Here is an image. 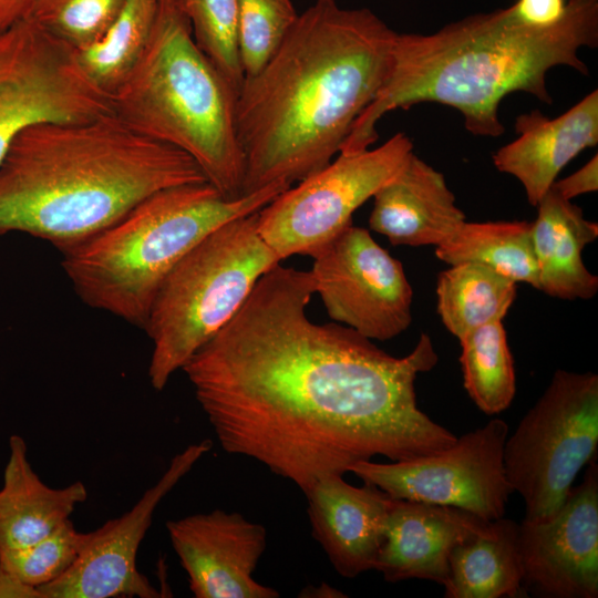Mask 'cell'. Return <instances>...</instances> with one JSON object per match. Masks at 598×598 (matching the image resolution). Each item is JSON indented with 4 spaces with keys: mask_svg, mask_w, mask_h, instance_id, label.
<instances>
[{
    "mask_svg": "<svg viewBox=\"0 0 598 598\" xmlns=\"http://www.w3.org/2000/svg\"><path fill=\"white\" fill-rule=\"evenodd\" d=\"M312 275L280 262L182 370L225 452L303 494L352 464L439 453L457 439L417 406L415 380L439 357L422 333L396 358L353 329L315 323Z\"/></svg>",
    "mask_w": 598,
    "mask_h": 598,
    "instance_id": "6da1fadb",
    "label": "cell"
},
{
    "mask_svg": "<svg viewBox=\"0 0 598 598\" xmlns=\"http://www.w3.org/2000/svg\"><path fill=\"white\" fill-rule=\"evenodd\" d=\"M396 35L371 10L334 0H317L298 16L236 97L243 195L292 185L339 154L388 75Z\"/></svg>",
    "mask_w": 598,
    "mask_h": 598,
    "instance_id": "7a4b0ae2",
    "label": "cell"
},
{
    "mask_svg": "<svg viewBox=\"0 0 598 598\" xmlns=\"http://www.w3.org/2000/svg\"><path fill=\"white\" fill-rule=\"evenodd\" d=\"M597 45L598 0H568L561 19L549 27L529 25L508 7L433 33H398L388 75L339 153L369 148L386 113L423 102L454 107L473 135L501 136L498 109L506 95L525 92L551 104L547 72L564 65L587 75L579 51Z\"/></svg>",
    "mask_w": 598,
    "mask_h": 598,
    "instance_id": "3957f363",
    "label": "cell"
},
{
    "mask_svg": "<svg viewBox=\"0 0 598 598\" xmlns=\"http://www.w3.org/2000/svg\"><path fill=\"white\" fill-rule=\"evenodd\" d=\"M208 182L185 152L131 128L113 112L24 128L0 162V236L24 233L62 254L152 194Z\"/></svg>",
    "mask_w": 598,
    "mask_h": 598,
    "instance_id": "277c9868",
    "label": "cell"
},
{
    "mask_svg": "<svg viewBox=\"0 0 598 598\" xmlns=\"http://www.w3.org/2000/svg\"><path fill=\"white\" fill-rule=\"evenodd\" d=\"M290 186L276 182L237 199L225 198L209 182L158 190L63 252L62 267L84 303L144 329L164 279L199 240L260 210Z\"/></svg>",
    "mask_w": 598,
    "mask_h": 598,
    "instance_id": "5b68a950",
    "label": "cell"
},
{
    "mask_svg": "<svg viewBox=\"0 0 598 598\" xmlns=\"http://www.w3.org/2000/svg\"><path fill=\"white\" fill-rule=\"evenodd\" d=\"M236 91L196 45L177 0H159L147 48L111 97L131 128L188 154L227 199L243 195Z\"/></svg>",
    "mask_w": 598,
    "mask_h": 598,
    "instance_id": "8992f818",
    "label": "cell"
},
{
    "mask_svg": "<svg viewBox=\"0 0 598 598\" xmlns=\"http://www.w3.org/2000/svg\"><path fill=\"white\" fill-rule=\"evenodd\" d=\"M258 212L216 227L161 285L144 327L153 343L148 379L155 390L166 386L234 317L258 279L281 262L258 231Z\"/></svg>",
    "mask_w": 598,
    "mask_h": 598,
    "instance_id": "52a82bcc",
    "label": "cell"
},
{
    "mask_svg": "<svg viewBox=\"0 0 598 598\" xmlns=\"http://www.w3.org/2000/svg\"><path fill=\"white\" fill-rule=\"evenodd\" d=\"M598 447V375L556 370L548 386L507 436L503 462L526 520L549 518Z\"/></svg>",
    "mask_w": 598,
    "mask_h": 598,
    "instance_id": "ba28073f",
    "label": "cell"
},
{
    "mask_svg": "<svg viewBox=\"0 0 598 598\" xmlns=\"http://www.w3.org/2000/svg\"><path fill=\"white\" fill-rule=\"evenodd\" d=\"M412 153V141L403 133L375 148L339 153L258 212L261 238L281 260L311 257L352 223L353 213L399 173Z\"/></svg>",
    "mask_w": 598,
    "mask_h": 598,
    "instance_id": "9c48e42d",
    "label": "cell"
},
{
    "mask_svg": "<svg viewBox=\"0 0 598 598\" xmlns=\"http://www.w3.org/2000/svg\"><path fill=\"white\" fill-rule=\"evenodd\" d=\"M110 112L111 99L84 75L76 51L31 18L0 37V162L31 125L82 122Z\"/></svg>",
    "mask_w": 598,
    "mask_h": 598,
    "instance_id": "30bf717a",
    "label": "cell"
},
{
    "mask_svg": "<svg viewBox=\"0 0 598 598\" xmlns=\"http://www.w3.org/2000/svg\"><path fill=\"white\" fill-rule=\"evenodd\" d=\"M508 425L494 417L445 450L405 461L352 464L349 472L393 498L453 506L492 522L505 516L514 489L503 452Z\"/></svg>",
    "mask_w": 598,
    "mask_h": 598,
    "instance_id": "8fae6325",
    "label": "cell"
},
{
    "mask_svg": "<svg viewBox=\"0 0 598 598\" xmlns=\"http://www.w3.org/2000/svg\"><path fill=\"white\" fill-rule=\"evenodd\" d=\"M315 292L328 316L370 340H389L412 321V287L401 261L352 223L312 254Z\"/></svg>",
    "mask_w": 598,
    "mask_h": 598,
    "instance_id": "7c38bea8",
    "label": "cell"
},
{
    "mask_svg": "<svg viewBox=\"0 0 598 598\" xmlns=\"http://www.w3.org/2000/svg\"><path fill=\"white\" fill-rule=\"evenodd\" d=\"M210 448L209 440L186 446L131 509L87 532L86 542L70 569L38 588L41 598L161 597L137 569L141 543L159 503Z\"/></svg>",
    "mask_w": 598,
    "mask_h": 598,
    "instance_id": "4fadbf2b",
    "label": "cell"
},
{
    "mask_svg": "<svg viewBox=\"0 0 598 598\" xmlns=\"http://www.w3.org/2000/svg\"><path fill=\"white\" fill-rule=\"evenodd\" d=\"M523 588L547 598L598 597V465L590 462L549 518L518 530ZM527 596V595H526Z\"/></svg>",
    "mask_w": 598,
    "mask_h": 598,
    "instance_id": "5bb4252c",
    "label": "cell"
},
{
    "mask_svg": "<svg viewBox=\"0 0 598 598\" xmlns=\"http://www.w3.org/2000/svg\"><path fill=\"white\" fill-rule=\"evenodd\" d=\"M174 551L196 598H277L252 578L266 549L267 532L239 513L215 509L168 520Z\"/></svg>",
    "mask_w": 598,
    "mask_h": 598,
    "instance_id": "9a60e30c",
    "label": "cell"
},
{
    "mask_svg": "<svg viewBox=\"0 0 598 598\" xmlns=\"http://www.w3.org/2000/svg\"><path fill=\"white\" fill-rule=\"evenodd\" d=\"M492 522L453 506L393 498L374 570L389 582L425 579L444 586L453 548L487 533Z\"/></svg>",
    "mask_w": 598,
    "mask_h": 598,
    "instance_id": "2e32d148",
    "label": "cell"
},
{
    "mask_svg": "<svg viewBox=\"0 0 598 598\" xmlns=\"http://www.w3.org/2000/svg\"><path fill=\"white\" fill-rule=\"evenodd\" d=\"M305 495L312 536L338 574L354 578L374 569L393 497L369 483L353 486L343 475L318 481Z\"/></svg>",
    "mask_w": 598,
    "mask_h": 598,
    "instance_id": "e0dca14e",
    "label": "cell"
},
{
    "mask_svg": "<svg viewBox=\"0 0 598 598\" xmlns=\"http://www.w3.org/2000/svg\"><path fill=\"white\" fill-rule=\"evenodd\" d=\"M514 128L518 137L497 150L493 163L514 176L528 203L536 206L560 171L581 151L598 144V91L554 118L538 110L522 114Z\"/></svg>",
    "mask_w": 598,
    "mask_h": 598,
    "instance_id": "ac0fdd59",
    "label": "cell"
},
{
    "mask_svg": "<svg viewBox=\"0 0 598 598\" xmlns=\"http://www.w3.org/2000/svg\"><path fill=\"white\" fill-rule=\"evenodd\" d=\"M370 228L393 246H437L463 223L442 173L412 153L373 195Z\"/></svg>",
    "mask_w": 598,
    "mask_h": 598,
    "instance_id": "d6986e66",
    "label": "cell"
},
{
    "mask_svg": "<svg viewBox=\"0 0 598 598\" xmlns=\"http://www.w3.org/2000/svg\"><path fill=\"white\" fill-rule=\"evenodd\" d=\"M536 206L532 240L538 290L563 300L591 299L598 291V277L587 269L581 254L598 237L597 223L551 187Z\"/></svg>",
    "mask_w": 598,
    "mask_h": 598,
    "instance_id": "ffe728a7",
    "label": "cell"
},
{
    "mask_svg": "<svg viewBox=\"0 0 598 598\" xmlns=\"http://www.w3.org/2000/svg\"><path fill=\"white\" fill-rule=\"evenodd\" d=\"M86 498L87 489L80 481L59 488L47 485L28 458L24 439L12 434L0 488V553L49 535Z\"/></svg>",
    "mask_w": 598,
    "mask_h": 598,
    "instance_id": "44dd1931",
    "label": "cell"
},
{
    "mask_svg": "<svg viewBox=\"0 0 598 598\" xmlns=\"http://www.w3.org/2000/svg\"><path fill=\"white\" fill-rule=\"evenodd\" d=\"M519 524L502 517L491 529L457 544L448 558L446 598L526 596L518 542Z\"/></svg>",
    "mask_w": 598,
    "mask_h": 598,
    "instance_id": "7402d4cb",
    "label": "cell"
},
{
    "mask_svg": "<svg viewBox=\"0 0 598 598\" xmlns=\"http://www.w3.org/2000/svg\"><path fill=\"white\" fill-rule=\"evenodd\" d=\"M435 255L448 265L480 264L516 283L539 288L530 221L464 220L435 247Z\"/></svg>",
    "mask_w": 598,
    "mask_h": 598,
    "instance_id": "603a6c76",
    "label": "cell"
},
{
    "mask_svg": "<svg viewBox=\"0 0 598 598\" xmlns=\"http://www.w3.org/2000/svg\"><path fill=\"white\" fill-rule=\"evenodd\" d=\"M436 282L437 312L457 339L466 332L503 321L516 298V282L475 262L450 265Z\"/></svg>",
    "mask_w": 598,
    "mask_h": 598,
    "instance_id": "cb8c5ba5",
    "label": "cell"
},
{
    "mask_svg": "<svg viewBox=\"0 0 598 598\" xmlns=\"http://www.w3.org/2000/svg\"><path fill=\"white\" fill-rule=\"evenodd\" d=\"M158 7L159 0H125L106 32L76 51L84 75L110 99L141 61L153 33Z\"/></svg>",
    "mask_w": 598,
    "mask_h": 598,
    "instance_id": "d4e9b609",
    "label": "cell"
},
{
    "mask_svg": "<svg viewBox=\"0 0 598 598\" xmlns=\"http://www.w3.org/2000/svg\"><path fill=\"white\" fill-rule=\"evenodd\" d=\"M458 340L468 396L487 415L505 411L516 393V375L503 321L473 329Z\"/></svg>",
    "mask_w": 598,
    "mask_h": 598,
    "instance_id": "484cf974",
    "label": "cell"
},
{
    "mask_svg": "<svg viewBox=\"0 0 598 598\" xmlns=\"http://www.w3.org/2000/svg\"><path fill=\"white\" fill-rule=\"evenodd\" d=\"M177 1L189 21L196 45L238 94L245 80L239 51L238 0Z\"/></svg>",
    "mask_w": 598,
    "mask_h": 598,
    "instance_id": "4316f807",
    "label": "cell"
},
{
    "mask_svg": "<svg viewBox=\"0 0 598 598\" xmlns=\"http://www.w3.org/2000/svg\"><path fill=\"white\" fill-rule=\"evenodd\" d=\"M87 533L68 519L40 540L0 553V568L21 582L39 588L61 577L78 559Z\"/></svg>",
    "mask_w": 598,
    "mask_h": 598,
    "instance_id": "83f0119b",
    "label": "cell"
},
{
    "mask_svg": "<svg viewBox=\"0 0 598 598\" xmlns=\"http://www.w3.org/2000/svg\"><path fill=\"white\" fill-rule=\"evenodd\" d=\"M125 0H35L31 18L53 38L80 51L97 41Z\"/></svg>",
    "mask_w": 598,
    "mask_h": 598,
    "instance_id": "f1b7e54d",
    "label": "cell"
},
{
    "mask_svg": "<svg viewBox=\"0 0 598 598\" xmlns=\"http://www.w3.org/2000/svg\"><path fill=\"white\" fill-rule=\"evenodd\" d=\"M239 51L245 79L274 55L298 19L291 0H238Z\"/></svg>",
    "mask_w": 598,
    "mask_h": 598,
    "instance_id": "f546056e",
    "label": "cell"
},
{
    "mask_svg": "<svg viewBox=\"0 0 598 598\" xmlns=\"http://www.w3.org/2000/svg\"><path fill=\"white\" fill-rule=\"evenodd\" d=\"M566 6V0H516L509 7L520 21L535 27H549L561 19Z\"/></svg>",
    "mask_w": 598,
    "mask_h": 598,
    "instance_id": "4dcf8cb0",
    "label": "cell"
},
{
    "mask_svg": "<svg viewBox=\"0 0 598 598\" xmlns=\"http://www.w3.org/2000/svg\"><path fill=\"white\" fill-rule=\"evenodd\" d=\"M561 197L573 198L598 189V156L595 154L584 166L569 176L555 181L551 185Z\"/></svg>",
    "mask_w": 598,
    "mask_h": 598,
    "instance_id": "1f68e13d",
    "label": "cell"
},
{
    "mask_svg": "<svg viewBox=\"0 0 598 598\" xmlns=\"http://www.w3.org/2000/svg\"><path fill=\"white\" fill-rule=\"evenodd\" d=\"M35 0H0V37L29 18Z\"/></svg>",
    "mask_w": 598,
    "mask_h": 598,
    "instance_id": "d6a6232c",
    "label": "cell"
},
{
    "mask_svg": "<svg viewBox=\"0 0 598 598\" xmlns=\"http://www.w3.org/2000/svg\"><path fill=\"white\" fill-rule=\"evenodd\" d=\"M0 597L41 598L39 590L0 568Z\"/></svg>",
    "mask_w": 598,
    "mask_h": 598,
    "instance_id": "836d02e7",
    "label": "cell"
}]
</instances>
